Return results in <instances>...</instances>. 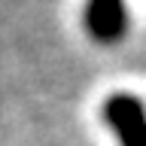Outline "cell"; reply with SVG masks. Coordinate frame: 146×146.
Wrapping results in <instances>:
<instances>
[{"label":"cell","mask_w":146,"mask_h":146,"mask_svg":"<svg viewBox=\"0 0 146 146\" xmlns=\"http://www.w3.org/2000/svg\"><path fill=\"white\" fill-rule=\"evenodd\" d=\"M104 116L122 146H146V110L134 94H113L104 104Z\"/></svg>","instance_id":"1"},{"label":"cell","mask_w":146,"mask_h":146,"mask_svg":"<svg viewBox=\"0 0 146 146\" xmlns=\"http://www.w3.org/2000/svg\"><path fill=\"white\" fill-rule=\"evenodd\" d=\"M85 25L98 43H116L125 34V3L122 0H88Z\"/></svg>","instance_id":"2"}]
</instances>
